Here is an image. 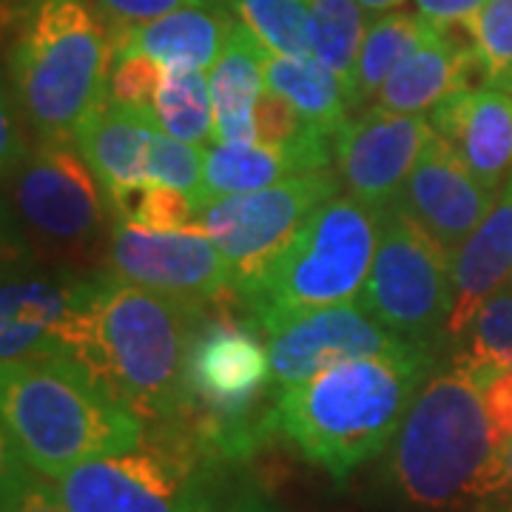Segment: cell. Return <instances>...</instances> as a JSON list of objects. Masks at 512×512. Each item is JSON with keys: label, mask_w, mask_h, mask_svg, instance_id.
Instances as JSON below:
<instances>
[{"label": "cell", "mask_w": 512, "mask_h": 512, "mask_svg": "<svg viewBox=\"0 0 512 512\" xmlns=\"http://www.w3.org/2000/svg\"><path fill=\"white\" fill-rule=\"evenodd\" d=\"M456 26H436L419 46L404 57L373 97L379 109L396 114H427L461 89H473L470 77L478 74L473 40L453 35Z\"/></svg>", "instance_id": "19"}, {"label": "cell", "mask_w": 512, "mask_h": 512, "mask_svg": "<svg viewBox=\"0 0 512 512\" xmlns=\"http://www.w3.org/2000/svg\"><path fill=\"white\" fill-rule=\"evenodd\" d=\"M106 271L148 291L188 302H217L234 291L237 274L202 228L151 231L117 220L109 239Z\"/></svg>", "instance_id": "12"}, {"label": "cell", "mask_w": 512, "mask_h": 512, "mask_svg": "<svg viewBox=\"0 0 512 512\" xmlns=\"http://www.w3.org/2000/svg\"><path fill=\"white\" fill-rule=\"evenodd\" d=\"M316 29V60L336 74L350 94L356 57L367 32V12L356 0H302Z\"/></svg>", "instance_id": "28"}, {"label": "cell", "mask_w": 512, "mask_h": 512, "mask_svg": "<svg viewBox=\"0 0 512 512\" xmlns=\"http://www.w3.org/2000/svg\"><path fill=\"white\" fill-rule=\"evenodd\" d=\"M436 128L424 114H396L370 106L336 140L339 177L353 200L382 211L399 197Z\"/></svg>", "instance_id": "14"}, {"label": "cell", "mask_w": 512, "mask_h": 512, "mask_svg": "<svg viewBox=\"0 0 512 512\" xmlns=\"http://www.w3.org/2000/svg\"><path fill=\"white\" fill-rule=\"evenodd\" d=\"M464 342H470V353L461 356L512 367V282L478 308Z\"/></svg>", "instance_id": "34"}, {"label": "cell", "mask_w": 512, "mask_h": 512, "mask_svg": "<svg viewBox=\"0 0 512 512\" xmlns=\"http://www.w3.org/2000/svg\"><path fill=\"white\" fill-rule=\"evenodd\" d=\"M504 441L467 370L453 362L421 384L387 447V484L416 510H447L498 493Z\"/></svg>", "instance_id": "4"}, {"label": "cell", "mask_w": 512, "mask_h": 512, "mask_svg": "<svg viewBox=\"0 0 512 512\" xmlns=\"http://www.w3.org/2000/svg\"><path fill=\"white\" fill-rule=\"evenodd\" d=\"M202 165H205V151L200 146L183 143V140L165 134L163 128L154 131L151 183L171 185L197 202L202 191Z\"/></svg>", "instance_id": "35"}, {"label": "cell", "mask_w": 512, "mask_h": 512, "mask_svg": "<svg viewBox=\"0 0 512 512\" xmlns=\"http://www.w3.org/2000/svg\"><path fill=\"white\" fill-rule=\"evenodd\" d=\"M86 3L109 23L111 32H120V29L163 18L188 3H208V0H86Z\"/></svg>", "instance_id": "37"}, {"label": "cell", "mask_w": 512, "mask_h": 512, "mask_svg": "<svg viewBox=\"0 0 512 512\" xmlns=\"http://www.w3.org/2000/svg\"><path fill=\"white\" fill-rule=\"evenodd\" d=\"M12 103L35 140H74L106 100L111 29L86 0H20L12 15Z\"/></svg>", "instance_id": "5"}, {"label": "cell", "mask_w": 512, "mask_h": 512, "mask_svg": "<svg viewBox=\"0 0 512 512\" xmlns=\"http://www.w3.org/2000/svg\"><path fill=\"white\" fill-rule=\"evenodd\" d=\"M205 305L131 285L111 271L86 276L57 350L154 427L185 410V362Z\"/></svg>", "instance_id": "1"}, {"label": "cell", "mask_w": 512, "mask_h": 512, "mask_svg": "<svg viewBox=\"0 0 512 512\" xmlns=\"http://www.w3.org/2000/svg\"><path fill=\"white\" fill-rule=\"evenodd\" d=\"M436 29V23L421 18L419 12H384L367 23L365 40L356 57V69H353V83H350L348 106L350 109H362L370 103L384 80L393 74V69L402 63L419 46L424 37Z\"/></svg>", "instance_id": "25"}, {"label": "cell", "mask_w": 512, "mask_h": 512, "mask_svg": "<svg viewBox=\"0 0 512 512\" xmlns=\"http://www.w3.org/2000/svg\"><path fill=\"white\" fill-rule=\"evenodd\" d=\"M265 63L268 49L237 20L222 55L208 69L214 143H256L254 111L268 89Z\"/></svg>", "instance_id": "22"}, {"label": "cell", "mask_w": 512, "mask_h": 512, "mask_svg": "<svg viewBox=\"0 0 512 512\" xmlns=\"http://www.w3.org/2000/svg\"><path fill=\"white\" fill-rule=\"evenodd\" d=\"M456 362L467 376L473 379L476 390L481 393V402L487 407L495 430L504 444L512 441V367L495 365V362H478L467 356H456Z\"/></svg>", "instance_id": "36"}, {"label": "cell", "mask_w": 512, "mask_h": 512, "mask_svg": "<svg viewBox=\"0 0 512 512\" xmlns=\"http://www.w3.org/2000/svg\"><path fill=\"white\" fill-rule=\"evenodd\" d=\"M495 197L436 134L393 205L453 259L490 214Z\"/></svg>", "instance_id": "16"}, {"label": "cell", "mask_w": 512, "mask_h": 512, "mask_svg": "<svg viewBox=\"0 0 512 512\" xmlns=\"http://www.w3.org/2000/svg\"><path fill=\"white\" fill-rule=\"evenodd\" d=\"M512 282V174L490 214L453 256V311L447 336L464 342L478 308Z\"/></svg>", "instance_id": "20"}, {"label": "cell", "mask_w": 512, "mask_h": 512, "mask_svg": "<svg viewBox=\"0 0 512 512\" xmlns=\"http://www.w3.org/2000/svg\"><path fill=\"white\" fill-rule=\"evenodd\" d=\"M194 512H285L274 495L256 481L242 461L222 458L202 490Z\"/></svg>", "instance_id": "31"}, {"label": "cell", "mask_w": 512, "mask_h": 512, "mask_svg": "<svg viewBox=\"0 0 512 512\" xmlns=\"http://www.w3.org/2000/svg\"><path fill=\"white\" fill-rule=\"evenodd\" d=\"M464 29L473 40L484 86L512 94V0H487Z\"/></svg>", "instance_id": "30"}, {"label": "cell", "mask_w": 512, "mask_h": 512, "mask_svg": "<svg viewBox=\"0 0 512 512\" xmlns=\"http://www.w3.org/2000/svg\"><path fill=\"white\" fill-rule=\"evenodd\" d=\"M271 356V390L274 399L293 384L342 362L421 350L407 345L390 328L367 311L362 299L328 305L293 316L265 333Z\"/></svg>", "instance_id": "13"}, {"label": "cell", "mask_w": 512, "mask_h": 512, "mask_svg": "<svg viewBox=\"0 0 512 512\" xmlns=\"http://www.w3.org/2000/svg\"><path fill=\"white\" fill-rule=\"evenodd\" d=\"M0 419L3 447L46 478L146 441V424L60 350L3 365Z\"/></svg>", "instance_id": "3"}, {"label": "cell", "mask_w": 512, "mask_h": 512, "mask_svg": "<svg viewBox=\"0 0 512 512\" xmlns=\"http://www.w3.org/2000/svg\"><path fill=\"white\" fill-rule=\"evenodd\" d=\"M498 493H512V441L501 450V467H498Z\"/></svg>", "instance_id": "39"}, {"label": "cell", "mask_w": 512, "mask_h": 512, "mask_svg": "<svg viewBox=\"0 0 512 512\" xmlns=\"http://www.w3.org/2000/svg\"><path fill=\"white\" fill-rule=\"evenodd\" d=\"M234 23L237 18L228 0L188 3L163 18L111 32V46L114 52L146 55L163 66H185V69L208 72L222 55Z\"/></svg>", "instance_id": "18"}, {"label": "cell", "mask_w": 512, "mask_h": 512, "mask_svg": "<svg viewBox=\"0 0 512 512\" xmlns=\"http://www.w3.org/2000/svg\"><path fill=\"white\" fill-rule=\"evenodd\" d=\"M365 12L370 15H384V12H396V9H402L404 0H356Z\"/></svg>", "instance_id": "40"}, {"label": "cell", "mask_w": 512, "mask_h": 512, "mask_svg": "<svg viewBox=\"0 0 512 512\" xmlns=\"http://www.w3.org/2000/svg\"><path fill=\"white\" fill-rule=\"evenodd\" d=\"M154 114L165 134L208 148L214 143V103L208 72L185 69V66H165Z\"/></svg>", "instance_id": "26"}, {"label": "cell", "mask_w": 512, "mask_h": 512, "mask_svg": "<svg viewBox=\"0 0 512 512\" xmlns=\"http://www.w3.org/2000/svg\"><path fill=\"white\" fill-rule=\"evenodd\" d=\"M436 365L439 353L407 350L328 367L276 396L271 433H282L333 481H345L390 447Z\"/></svg>", "instance_id": "2"}, {"label": "cell", "mask_w": 512, "mask_h": 512, "mask_svg": "<svg viewBox=\"0 0 512 512\" xmlns=\"http://www.w3.org/2000/svg\"><path fill=\"white\" fill-rule=\"evenodd\" d=\"M117 220L134 222L151 231L200 228V208L194 197L163 183H143L111 194Z\"/></svg>", "instance_id": "29"}, {"label": "cell", "mask_w": 512, "mask_h": 512, "mask_svg": "<svg viewBox=\"0 0 512 512\" xmlns=\"http://www.w3.org/2000/svg\"><path fill=\"white\" fill-rule=\"evenodd\" d=\"M89 274L40 265L26 254H3L0 291V359L3 365L52 353L72 319Z\"/></svg>", "instance_id": "15"}, {"label": "cell", "mask_w": 512, "mask_h": 512, "mask_svg": "<svg viewBox=\"0 0 512 512\" xmlns=\"http://www.w3.org/2000/svg\"><path fill=\"white\" fill-rule=\"evenodd\" d=\"M342 185V177L330 168L299 174L262 191L211 202L200 211V228L228 259L239 285L254 276L319 205L342 194Z\"/></svg>", "instance_id": "11"}, {"label": "cell", "mask_w": 512, "mask_h": 512, "mask_svg": "<svg viewBox=\"0 0 512 512\" xmlns=\"http://www.w3.org/2000/svg\"><path fill=\"white\" fill-rule=\"evenodd\" d=\"M163 69V63H157V60H151L146 55L111 52L106 100L123 106V109H134L140 111V114H148L157 123L154 100H157V89H160V80H163Z\"/></svg>", "instance_id": "32"}, {"label": "cell", "mask_w": 512, "mask_h": 512, "mask_svg": "<svg viewBox=\"0 0 512 512\" xmlns=\"http://www.w3.org/2000/svg\"><path fill=\"white\" fill-rule=\"evenodd\" d=\"M268 89L285 97L293 109L305 114L313 126L328 137L339 140V134L350 123L348 94L345 86L328 66L316 57H282L268 52L265 63Z\"/></svg>", "instance_id": "24"}, {"label": "cell", "mask_w": 512, "mask_h": 512, "mask_svg": "<svg viewBox=\"0 0 512 512\" xmlns=\"http://www.w3.org/2000/svg\"><path fill=\"white\" fill-rule=\"evenodd\" d=\"M299 174H305L302 165L279 148L259 146V143H211L205 148L197 208L202 211L211 202L262 191Z\"/></svg>", "instance_id": "23"}, {"label": "cell", "mask_w": 512, "mask_h": 512, "mask_svg": "<svg viewBox=\"0 0 512 512\" xmlns=\"http://www.w3.org/2000/svg\"><path fill=\"white\" fill-rule=\"evenodd\" d=\"M362 305L407 345L441 353L453 311V259L396 205L379 211V248Z\"/></svg>", "instance_id": "10"}, {"label": "cell", "mask_w": 512, "mask_h": 512, "mask_svg": "<svg viewBox=\"0 0 512 512\" xmlns=\"http://www.w3.org/2000/svg\"><path fill=\"white\" fill-rule=\"evenodd\" d=\"M416 12L436 26H467L487 0H413Z\"/></svg>", "instance_id": "38"}, {"label": "cell", "mask_w": 512, "mask_h": 512, "mask_svg": "<svg viewBox=\"0 0 512 512\" xmlns=\"http://www.w3.org/2000/svg\"><path fill=\"white\" fill-rule=\"evenodd\" d=\"M268 339L254 319L205 316L185 362V410L174 427L222 458L245 461L271 433Z\"/></svg>", "instance_id": "8"}, {"label": "cell", "mask_w": 512, "mask_h": 512, "mask_svg": "<svg viewBox=\"0 0 512 512\" xmlns=\"http://www.w3.org/2000/svg\"><path fill=\"white\" fill-rule=\"evenodd\" d=\"M0 512H72L57 493L55 481L32 470L3 447L0 464Z\"/></svg>", "instance_id": "33"}, {"label": "cell", "mask_w": 512, "mask_h": 512, "mask_svg": "<svg viewBox=\"0 0 512 512\" xmlns=\"http://www.w3.org/2000/svg\"><path fill=\"white\" fill-rule=\"evenodd\" d=\"M128 453L77 464L52 478L72 512H194L222 456L177 427Z\"/></svg>", "instance_id": "9"}, {"label": "cell", "mask_w": 512, "mask_h": 512, "mask_svg": "<svg viewBox=\"0 0 512 512\" xmlns=\"http://www.w3.org/2000/svg\"><path fill=\"white\" fill-rule=\"evenodd\" d=\"M379 248V211L350 194L319 205L305 225L234 293L262 333L293 316L359 299Z\"/></svg>", "instance_id": "7"}, {"label": "cell", "mask_w": 512, "mask_h": 512, "mask_svg": "<svg viewBox=\"0 0 512 512\" xmlns=\"http://www.w3.org/2000/svg\"><path fill=\"white\" fill-rule=\"evenodd\" d=\"M228 6L271 55L316 57V29L302 0H228Z\"/></svg>", "instance_id": "27"}, {"label": "cell", "mask_w": 512, "mask_h": 512, "mask_svg": "<svg viewBox=\"0 0 512 512\" xmlns=\"http://www.w3.org/2000/svg\"><path fill=\"white\" fill-rule=\"evenodd\" d=\"M3 180L9 254L74 274L106 271L117 211L74 140H35Z\"/></svg>", "instance_id": "6"}, {"label": "cell", "mask_w": 512, "mask_h": 512, "mask_svg": "<svg viewBox=\"0 0 512 512\" xmlns=\"http://www.w3.org/2000/svg\"><path fill=\"white\" fill-rule=\"evenodd\" d=\"M430 123L478 183L501 194L512 174V94L461 89L430 111Z\"/></svg>", "instance_id": "17"}, {"label": "cell", "mask_w": 512, "mask_h": 512, "mask_svg": "<svg viewBox=\"0 0 512 512\" xmlns=\"http://www.w3.org/2000/svg\"><path fill=\"white\" fill-rule=\"evenodd\" d=\"M157 128L148 114L103 100L77 126L74 143L111 197L123 188L151 183V146Z\"/></svg>", "instance_id": "21"}]
</instances>
